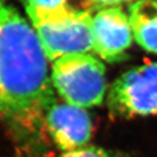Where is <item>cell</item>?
<instances>
[{"label": "cell", "mask_w": 157, "mask_h": 157, "mask_svg": "<svg viewBox=\"0 0 157 157\" xmlns=\"http://www.w3.org/2000/svg\"><path fill=\"white\" fill-rule=\"evenodd\" d=\"M48 61L34 28L0 0V117L35 115L52 98Z\"/></svg>", "instance_id": "6da1fadb"}, {"label": "cell", "mask_w": 157, "mask_h": 157, "mask_svg": "<svg viewBox=\"0 0 157 157\" xmlns=\"http://www.w3.org/2000/svg\"><path fill=\"white\" fill-rule=\"evenodd\" d=\"M51 82L65 102L82 108L93 107L104 99L105 67L91 54H68L53 61Z\"/></svg>", "instance_id": "7a4b0ae2"}, {"label": "cell", "mask_w": 157, "mask_h": 157, "mask_svg": "<svg viewBox=\"0 0 157 157\" xmlns=\"http://www.w3.org/2000/svg\"><path fill=\"white\" fill-rule=\"evenodd\" d=\"M108 106L125 118L157 115V61L138 65L118 77L109 90Z\"/></svg>", "instance_id": "3957f363"}, {"label": "cell", "mask_w": 157, "mask_h": 157, "mask_svg": "<svg viewBox=\"0 0 157 157\" xmlns=\"http://www.w3.org/2000/svg\"><path fill=\"white\" fill-rule=\"evenodd\" d=\"M93 13L64 14L33 21L34 30L50 61L68 54L94 52Z\"/></svg>", "instance_id": "277c9868"}, {"label": "cell", "mask_w": 157, "mask_h": 157, "mask_svg": "<svg viewBox=\"0 0 157 157\" xmlns=\"http://www.w3.org/2000/svg\"><path fill=\"white\" fill-rule=\"evenodd\" d=\"M42 109L46 130L56 147L67 152L87 146L93 124L85 108L57 101L53 96Z\"/></svg>", "instance_id": "5b68a950"}, {"label": "cell", "mask_w": 157, "mask_h": 157, "mask_svg": "<svg viewBox=\"0 0 157 157\" xmlns=\"http://www.w3.org/2000/svg\"><path fill=\"white\" fill-rule=\"evenodd\" d=\"M94 53L108 62L124 59L132 45L133 31L130 17L118 6H109L93 13Z\"/></svg>", "instance_id": "8992f818"}, {"label": "cell", "mask_w": 157, "mask_h": 157, "mask_svg": "<svg viewBox=\"0 0 157 157\" xmlns=\"http://www.w3.org/2000/svg\"><path fill=\"white\" fill-rule=\"evenodd\" d=\"M133 37L147 52L157 54V0H137L130 7Z\"/></svg>", "instance_id": "52a82bcc"}, {"label": "cell", "mask_w": 157, "mask_h": 157, "mask_svg": "<svg viewBox=\"0 0 157 157\" xmlns=\"http://www.w3.org/2000/svg\"><path fill=\"white\" fill-rule=\"evenodd\" d=\"M31 21L64 14L94 13L93 0H25Z\"/></svg>", "instance_id": "ba28073f"}, {"label": "cell", "mask_w": 157, "mask_h": 157, "mask_svg": "<svg viewBox=\"0 0 157 157\" xmlns=\"http://www.w3.org/2000/svg\"><path fill=\"white\" fill-rule=\"evenodd\" d=\"M59 157H124V154L96 146H85L63 152Z\"/></svg>", "instance_id": "9c48e42d"}, {"label": "cell", "mask_w": 157, "mask_h": 157, "mask_svg": "<svg viewBox=\"0 0 157 157\" xmlns=\"http://www.w3.org/2000/svg\"><path fill=\"white\" fill-rule=\"evenodd\" d=\"M93 1L96 3L97 6H106V7H109V6H117L119 3L128 1V0H93Z\"/></svg>", "instance_id": "30bf717a"}, {"label": "cell", "mask_w": 157, "mask_h": 157, "mask_svg": "<svg viewBox=\"0 0 157 157\" xmlns=\"http://www.w3.org/2000/svg\"><path fill=\"white\" fill-rule=\"evenodd\" d=\"M128 1H134L135 2V1H137V0H128Z\"/></svg>", "instance_id": "8fae6325"}]
</instances>
